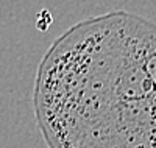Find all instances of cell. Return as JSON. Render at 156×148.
I'll use <instances>...</instances> for the list:
<instances>
[{
	"instance_id": "cell-1",
	"label": "cell",
	"mask_w": 156,
	"mask_h": 148,
	"mask_svg": "<svg viewBox=\"0 0 156 148\" xmlns=\"http://www.w3.org/2000/svg\"><path fill=\"white\" fill-rule=\"evenodd\" d=\"M47 148H156V23L112 11L72 25L37 65Z\"/></svg>"
}]
</instances>
